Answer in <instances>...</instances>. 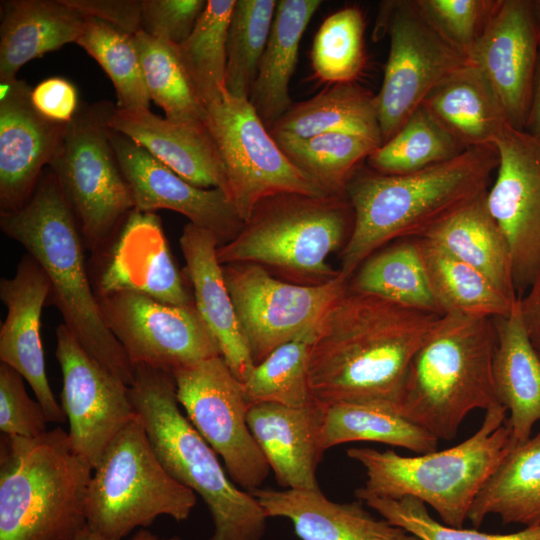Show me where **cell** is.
<instances>
[{"label":"cell","instance_id":"10","mask_svg":"<svg viewBox=\"0 0 540 540\" xmlns=\"http://www.w3.org/2000/svg\"><path fill=\"white\" fill-rule=\"evenodd\" d=\"M114 108L106 100L80 103L49 164L77 219L85 248L96 255L135 209L108 136Z\"/></svg>","mask_w":540,"mask_h":540},{"label":"cell","instance_id":"18","mask_svg":"<svg viewBox=\"0 0 540 540\" xmlns=\"http://www.w3.org/2000/svg\"><path fill=\"white\" fill-rule=\"evenodd\" d=\"M540 53L532 0H497L469 61L486 78L509 125L525 130Z\"/></svg>","mask_w":540,"mask_h":540},{"label":"cell","instance_id":"37","mask_svg":"<svg viewBox=\"0 0 540 540\" xmlns=\"http://www.w3.org/2000/svg\"><path fill=\"white\" fill-rule=\"evenodd\" d=\"M236 0H207L189 37L176 45L180 61L204 108L227 93V36Z\"/></svg>","mask_w":540,"mask_h":540},{"label":"cell","instance_id":"35","mask_svg":"<svg viewBox=\"0 0 540 540\" xmlns=\"http://www.w3.org/2000/svg\"><path fill=\"white\" fill-rule=\"evenodd\" d=\"M348 289L442 315L430 287L419 238L400 239L374 252L350 278Z\"/></svg>","mask_w":540,"mask_h":540},{"label":"cell","instance_id":"11","mask_svg":"<svg viewBox=\"0 0 540 540\" xmlns=\"http://www.w3.org/2000/svg\"><path fill=\"white\" fill-rule=\"evenodd\" d=\"M205 126L243 222L260 201L275 194L328 195L286 157L248 99L227 92L205 108Z\"/></svg>","mask_w":540,"mask_h":540},{"label":"cell","instance_id":"21","mask_svg":"<svg viewBox=\"0 0 540 540\" xmlns=\"http://www.w3.org/2000/svg\"><path fill=\"white\" fill-rule=\"evenodd\" d=\"M31 92L18 78L0 82V213L14 212L29 201L68 126L43 116Z\"/></svg>","mask_w":540,"mask_h":540},{"label":"cell","instance_id":"27","mask_svg":"<svg viewBox=\"0 0 540 540\" xmlns=\"http://www.w3.org/2000/svg\"><path fill=\"white\" fill-rule=\"evenodd\" d=\"M497 345L492 373L498 401L509 412L513 446L531 437L540 421V355L524 327L520 298L511 313L493 318Z\"/></svg>","mask_w":540,"mask_h":540},{"label":"cell","instance_id":"48","mask_svg":"<svg viewBox=\"0 0 540 540\" xmlns=\"http://www.w3.org/2000/svg\"><path fill=\"white\" fill-rule=\"evenodd\" d=\"M207 0H141V30L175 45L193 31Z\"/></svg>","mask_w":540,"mask_h":540},{"label":"cell","instance_id":"50","mask_svg":"<svg viewBox=\"0 0 540 540\" xmlns=\"http://www.w3.org/2000/svg\"><path fill=\"white\" fill-rule=\"evenodd\" d=\"M79 13L99 19L125 33L141 30V0H62Z\"/></svg>","mask_w":540,"mask_h":540},{"label":"cell","instance_id":"19","mask_svg":"<svg viewBox=\"0 0 540 540\" xmlns=\"http://www.w3.org/2000/svg\"><path fill=\"white\" fill-rule=\"evenodd\" d=\"M108 136L136 210L167 209L180 213L189 223L215 234L220 246L242 229L244 222L222 189L197 187L127 136L111 128Z\"/></svg>","mask_w":540,"mask_h":540},{"label":"cell","instance_id":"28","mask_svg":"<svg viewBox=\"0 0 540 540\" xmlns=\"http://www.w3.org/2000/svg\"><path fill=\"white\" fill-rule=\"evenodd\" d=\"M87 18L62 0H2L0 82L16 79L27 62L76 43Z\"/></svg>","mask_w":540,"mask_h":540},{"label":"cell","instance_id":"34","mask_svg":"<svg viewBox=\"0 0 540 540\" xmlns=\"http://www.w3.org/2000/svg\"><path fill=\"white\" fill-rule=\"evenodd\" d=\"M489 515L504 524L540 525V432L512 447L478 493L468 519L478 527Z\"/></svg>","mask_w":540,"mask_h":540},{"label":"cell","instance_id":"42","mask_svg":"<svg viewBox=\"0 0 540 540\" xmlns=\"http://www.w3.org/2000/svg\"><path fill=\"white\" fill-rule=\"evenodd\" d=\"M276 0H236L227 36L226 90L248 99L266 48Z\"/></svg>","mask_w":540,"mask_h":540},{"label":"cell","instance_id":"5","mask_svg":"<svg viewBox=\"0 0 540 540\" xmlns=\"http://www.w3.org/2000/svg\"><path fill=\"white\" fill-rule=\"evenodd\" d=\"M129 394L161 464L206 504L214 525L208 540H261L268 517L251 493L235 485L182 414L172 373L135 366Z\"/></svg>","mask_w":540,"mask_h":540},{"label":"cell","instance_id":"9","mask_svg":"<svg viewBox=\"0 0 540 540\" xmlns=\"http://www.w3.org/2000/svg\"><path fill=\"white\" fill-rule=\"evenodd\" d=\"M196 494L175 480L158 459L137 414L111 441L93 469L86 498L87 525L111 540L159 516L189 518Z\"/></svg>","mask_w":540,"mask_h":540},{"label":"cell","instance_id":"7","mask_svg":"<svg viewBox=\"0 0 540 540\" xmlns=\"http://www.w3.org/2000/svg\"><path fill=\"white\" fill-rule=\"evenodd\" d=\"M512 447L507 410L499 404L485 411L472 436L451 448L415 456L349 448L347 455L366 473L365 484L355 491L357 499L414 497L430 505L445 525L461 528L478 493Z\"/></svg>","mask_w":540,"mask_h":540},{"label":"cell","instance_id":"41","mask_svg":"<svg viewBox=\"0 0 540 540\" xmlns=\"http://www.w3.org/2000/svg\"><path fill=\"white\" fill-rule=\"evenodd\" d=\"M76 44L94 58L111 79L117 108L149 109L151 98L134 35L88 17L85 30Z\"/></svg>","mask_w":540,"mask_h":540},{"label":"cell","instance_id":"17","mask_svg":"<svg viewBox=\"0 0 540 540\" xmlns=\"http://www.w3.org/2000/svg\"><path fill=\"white\" fill-rule=\"evenodd\" d=\"M494 146L498 166L486 205L508 242L522 297L540 266V141L507 125Z\"/></svg>","mask_w":540,"mask_h":540},{"label":"cell","instance_id":"1","mask_svg":"<svg viewBox=\"0 0 540 540\" xmlns=\"http://www.w3.org/2000/svg\"><path fill=\"white\" fill-rule=\"evenodd\" d=\"M440 316L347 288L311 334L308 377L314 401L396 409L410 363Z\"/></svg>","mask_w":540,"mask_h":540},{"label":"cell","instance_id":"32","mask_svg":"<svg viewBox=\"0 0 540 540\" xmlns=\"http://www.w3.org/2000/svg\"><path fill=\"white\" fill-rule=\"evenodd\" d=\"M486 193L422 238L475 268L506 297L516 300L519 297L514 285L509 245L487 208Z\"/></svg>","mask_w":540,"mask_h":540},{"label":"cell","instance_id":"23","mask_svg":"<svg viewBox=\"0 0 540 540\" xmlns=\"http://www.w3.org/2000/svg\"><path fill=\"white\" fill-rule=\"evenodd\" d=\"M179 243L197 311L216 340L222 358L243 382L254 363L217 258L220 242L212 232L188 223Z\"/></svg>","mask_w":540,"mask_h":540},{"label":"cell","instance_id":"39","mask_svg":"<svg viewBox=\"0 0 540 540\" xmlns=\"http://www.w3.org/2000/svg\"><path fill=\"white\" fill-rule=\"evenodd\" d=\"M466 149L421 105L366 161L377 173L402 175L449 161Z\"/></svg>","mask_w":540,"mask_h":540},{"label":"cell","instance_id":"49","mask_svg":"<svg viewBox=\"0 0 540 540\" xmlns=\"http://www.w3.org/2000/svg\"><path fill=\"white\" fill-rule=\"evenodd\" d=\"M34 107L46 118L69 123L79 108L76 87L62 77L44 79L32 89Z\"/></svg>","mask_w":540,"mask_h":540},{"label":"cell","instance_id":"24","mask_svg":"<svg viewBox=\"0 0 540 540\" xmlns=\"http://www.w3.org/2000/svg\"><path fill=\"white\" fill-rule=\"evenodd\" d=\"M109 127L132 139L189 183L200 188H220L229 197L225 169L207 129L162 118L150 109L125 110L116 106Z\"/></svg>","mask_w":540,"mask_h":540},{"label":"cell","instance_id":"2","mask_svg":"<svg viewBox=\"0 0 540 540\" xmlns=\"http://www.w3.org/2000/svg\"><path fill=\"white\" fill-rule=\"evenodd\" d=\"M498 166L495 146L466 149L455 158L402 175L358 168L346 187L354 223L341 250L340 274L350 280L386 244L422 238L489 189Z\"/></svg>","mask_w":540,"mask_h":540},{"label":"cell","instance_id":"36","mask_svg":"<svg viewBox=\"0 0 540 540\" xmlns=\"http://www.w3.org/2000/svg\"><path fill=\"white\" fill-rule=\"evenodd\" d=\"M428 280L441 314L496 318L508 316L516 301L481 272L425 238H419Z\"/></svg>","mask_w":540,"mask_h":540},{"label":"cell","instance_id":"46","mask_svg":"<svg viewBox=\"0 0 540 540\" xmlns=\"http://www.w3.org/2000/svg\"><path fill=\"white\" fill-rule=\"evenodd\" d=\"M443 35L469 60L497 0H418Z\"/></svg>","mask_w":540,"mask_h":540},{"label":"cell","instance_id":"20","mask_svg":"<svg viewBox=\"0 0 540 540\" xmlns=\"http://www.w3.org/2000/svg\"><path fill=\"white\" fill-rule=\"evenodd\" d=\"M97 297L133 291L176 306L195 305L171 255L160 217L134 209L98 255Z\"/></svg>","mask_w":540,"mask_h":540},{"label":"cell","instance_id":"54","mask_svg":"<svg viewBox=\"0 0 540 540\" xmlns=\"http://www.w3.org/2000/svg\"><path fill=\"white\" fill-rule=\"evenodd\" d=\"M533 9L535 18L538 25L539 35H540V0H533Z\"/></svg>","mask_w":540,"mask_h":540},{"label":"cell","instance_id":"31","mask_svg":"<svg viewBox=\"0 0 540 540\" xmlns=\"http://www.w3.org/2000/svg\"><path fill=\"white\" fill-rule=\"evenodd\" d=\"M274 140L345 132L382 145L375 96L354 82L337 83L291 108L269 129Z\"/></svg>","mask_w":540,"mask_h":540},{"label":"cell","instance_id":"33","mask_svg":"<svg viewBox=\"0 0 540 540\" xmlns=\"http://www.w3.org/2000/svg\"><path fill=\"white\" fill-rule=\"evenodd\" d=\"M316 402V401H315ZM318 445L322 454L347 442H378L416 454L436 451L438 439L394 407L372 402H316Z\"/></svg>","mask_w":540,"mask_h":540},{"label":"cell","instance_id":"52","mask_svg":"<svg viewBox=\"0 0 540 540\" xmlns=\"http://www.w3.org/2000/svg\"><path fill=\"white\" fill-rule=\"evenodd\" d=\"M525 131L540 141V53L534 84V91L528 113Z\"/></svg>","mask_w":540,"mask_h":540},{"label":"cell","instance_id":"8","mask_svg":"<svg viewBox=\"0 0 540 540\" xmlns=\"http://www.w3.org/2000/svg\"><path fill=\"white\" fill-rule=\"evenodd\" d=\"M347 196L279 193L260 201L239 233L218 246L221 265L254 263L289 282L325 284L340 275L328 256L342 250L353 228Z\"/></svg>","mask_w":540,"mask_h":540},{"label":"cell","instance_id":"47","mask_svg":"<svg viewBox=\"0 0 540 540\" xmlns=\"http://www.w3.org/2000/svg\"><path fill=\"white\" fill-rule=\"evenodd\" d=\"M23 376L0 364V430L2 434L25 438L47 432L48 417L38 400L28 395Z\"/></svg>","mask_w":540,"mask_h":540},{"label":"cell","instance_id":"16","mask_svg":"<svg viewBox=\"0 0 540 540\" xmlns=\"http://www.w3.org/2000/svg\"><path fill=\"white\" fill-rule=\"evenodd\" d=\"M61 407L73 450L94 469L115 436L137 415L129 386L96 362L68 327L56 330Z\"/></svg>","mask_w":540,"mask_h":540},{"label":"cell","instance_id":"29","mask_svg":"<svg viewBox=\"0 0 540 540\" xmlns=\"http://www.w3.org/2000/svg\"><path fill=\"white\" fill-rule=\"evenodd\" d=\"M422 106L467 149L494 146L509 125L492 87L470 61L437 85Z\"/></svg>","mask_w":540,"mask_h":540},{"label":"cell","instance_id":"4","mask_svg":"<svg viewBox=\"0 0 540 540\" xmlns=\"http://www.w3.org/2000/svg\"><path fill=\"white\" fill-rule=\"evenodd\" d=\"M496 345L491 318L441 315L410 363L396 410L438 440H452L471 411L500 404Z\"/></svg>","mask_w":540,"mask_h":540},{"label":"cell","instance_id":"53","mask_svg":"<svg viewBox=\"0 0 540 540\" xmlns=\"http://www.w3.org/2000/svg\"><path fill=\"white\" fill-rule=\"evenodd\" d=\"M73 540H111L92 530L88 525L83 527ZM131 540H181L179 537L161 538L147 529L138 530Z\"/></svg>","mask_w":540,"mask_h":540},{"label":"cell","instance_id":"22","mask_svg":"<svg viewBox=\"0 0 540 540\" xmlns=\"http://www.w3.org/2000/svg\"><path fill=\"white\" fill-rule=\"evenodd\" d=\"M49 292L45 272L29 254L19 261L14 277L0 280V299L7 307L0 329V360L28 382L49 422L63 423L66 415L49 385L40 337Z\"/></svg>","mask_w":540,"mask_h":540},{"label":"cell","instance_id":"45","mask_svg":"<svg viewBox=\"0 0 540 540\" xmlns=\"http://www.w3.org/2000/svg\"><path fill=\"white\" fill-rule=\"evenodd\" d=\"M359 501L377 511L390 524L420 540H540V525L509 534H490L443 525L429 515L425 503L414 497L390 499L367 496Z\"/></svg>","mask_w":540,"mask_h":540},{"label":"cell","instance_id":"12","mask_svg":"<svg viewBox=\"0 0 540 540\" xmlns=\"http://www.w3.org/2000/svg\"><path fill=\"white\" fill-rule=\"evenodd\" d=\"M381 11L390 35L383 81L375 95L382 144L428 94L469 60L443 35L418 0L387 1Z\"/></svg>","mask_w":540,"mask_h":540},{"label":"cell","instance_id":"44","mask_svg":"<svg viewBox=\"0 0 540 540\" xmlns=\"http://www.w3.org/2000/svg\"><path fill=\"white\" fill-rule=\"evenodd\" d=\"M311 63L322 81H355L365 64L364 18L357 7L338 10L322 22L313 41Z\"/></svg>","mask_w":540,"mask_h":540},{"label":"cell","instance_id":"14","mask_svg":"<svg viewBox=\"0 0 540 540\" xmlns=\"http://www.w3.org/2000/svg\"><path fill=\"white\" fill-rule=\"evenodd\" d=\"M222 271L254 365L278 347L311 334L349 282L340 274L325 284L301 285L278 279L254 263L224 264Z\"/></svg>","mask_w":540,"mask_h":540},{"label":"cell","instance_id":"3","mask_svg":"<svg viewBox=\"0 0 540 540\" xmlns=\"http://www.w3.org/2000/svg\"><path fill=\"white\" fill-rule=\"evenodd\" d=\"M0 229L45 272L50 283L46 305L57 308L63 323L96 362L130 386L134 367L103 320L77 219L50 169L43 172L23 207L0 213Z\"/></svg>","mask_w":540,"mask_h":540},{"label":"cell","instance_id":"43","mask_svg":"<svg viewBox=\"0 0 540 540\" xmlns=\"http://www.w3.org/2000/svg\"><path fill=\"white\" fill-rule=\"evenodd\" d=\"M311 334L278 347L253 366L241 382L249 405L274 403L305 408L314 404L308 377Z\"/></svg>","mask_w":540,"mask_h":540},{"label":"cell","instance_id":"13","mask_svg":"<svg viewBox=\"0 0 540 540\" xmlns=\"http://www.w3.org/2000/svg\"><path fill=\"white\" fill-rule=\"evenodd\" d=\"M179 405L224 462L231 480L251 492L261 488L270 467L247 422L242 383L222 356L172 372Z\"/></svg>","mask_w":540,"mask_h":540},{"label":"cell","instance_id":"15","mask_svg":"<svg viewBox=\"0 0 540 540\" xmlns=\"http://www.w3.org/2000/svg\"><path fill=\"white\" fill-rule=\"evenodd\" d=\"M107 328L133 367L173 372L221 356L195 305L176 306L133 291L98 296Z\"/></svg>","mask_w":540,"mask_h":540},{"label":"cell","instance_id":"30","mask_svg":"<svg viewBox=\"0 0 540 540\" xmlns=\"http://www.w3.org/2000/svg\"><path fill=\"white\" fill-rule=\"evenodd\" d=\"M322 4L320 0H279L249 101L269 129L293 105L290 79L302 36Z\"/></svg>","mask_w":540,"mask_h":540},{"label":"cell","instance_id":"51","mask_svg":"<svg viewBox=\"0 0 540 540\" xmlns=\"http://www.w3.org/2000/svg\"><path fill=\"white\" fill-rule=\"evenodd\" d=\"M519 298L524 327L540 355V266L528 290Z\"/></svg>","mask_w":540,"mask_h":540},{"label":"cell","instance_id":"38","mask_svg":"<svg viewBox=\"0 0 540 540\" xmlns=\"http://www.w3.org/2000/svg\"><path fill=\"white\" fill-rule=\"evenodd\" d=\"M275 141L295 167L328 195L335 196H346L353 174L379 147L369 139L345 132Z\"/></svg>","mask_w":540,"mask_h":540},{"label":"cell","instance_id":"25","mask_svg":"<svg viewBox=\"0 0 540 540\" xmlns=\"http://www.w3.org/2000/svg\"><path fill=\"white\" fill-rule=\"evenodd\" d=\"M250 493L268 518L290 520L301 540H420L385 519L373 517L361 501L334 502L320 490L261 487Z\"/></svg>","mask_w":540,"mask_h":540},{"label":"cell","instance_id":"40","mask_svg":"<svg viewBox=\"0 0 540 540\" xmlns=\"http://www.w3.org/2000/svg\"><path fill=\"white\" fill-rule=\"evenodd\" d=\"M151 100L165 118L206 129L205 108L180 61L177 47L140 30L134 34Z\"/></svg>","mask_w":540,"mask_h":540},{"label":"cell","instance_id":"26","mask_svg":"<svg viewBox=\"0 0 540 540\" xmlns=\"http://www.w3.org/2000/svg\"><path fill=\"white\" fill-rule=\"evenodd\" d=\"M247 422L281 487L320 490L316 469L323 454L318 445L316 402L305 408L252 404Z\"/></svg>","mask_w":540,"mask_h":540},{"label":"cell","instance_id":"6","mask_svg":"<svg viewBox=\"0 0 540 540\" xmlns=\"http://www.w3.org/2000/svg\"><path fill=\"white\" fill-rule=\"evenodd\" d=\"M92 466L61 427L0 439V540H73L87 525Z\"/></svg>","mask_w":540,"mask_h":540}]
</instances>
